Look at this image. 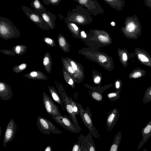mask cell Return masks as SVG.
Instances as JSON below:
<instances>
[{"instance_id": "cell-45", "label": "cell", "mask_w": 151, "mask_h": 151, "mask_svg": "<svg viewBox=\"0 0 151 151\" xmlns=\"http://www.w3.org/2000/svg\"><path fill=\"white\" fill-rule=\"evenodd\" d=\"M111 24L112 26H114L115 25V22H112L111 23Z\"/></svg>"}, {"instance_id": "cell-17", "label": "cell", "mask_w": 151, "mask_h": 151, "mask_svg": "<svg viewBox=\"0 0 151 151\" xmlns=\"http://www.w3.org/2000/svg\"><path fill=\"white\" fill-rule=\"evenodd\" d=\"M62 61L63 66V68L73 78L76 83L79 84V83L73 68L65 59L63 58V57H62Z\"/></svg>"}, {"instance_id": "cell-40", "label": "cell", "mask_w": 151, "mask_h": 151, "mask_svg": "<svg viewBox=\"0 0 151 151\" xmlns=\"http://www.w3.org/2000/svg\"><path fill=\"white\" fill-rule=\"evenodd\" d=\"M44 151H52V148L50 145L47 146Z\"/></svg>"}, {"instance_id": "cell-29", "label": "cell", "mask_w": 151, "mask_h": 151, "mask_svg": "<svg viewBox=\"0 0 151 151\" xmlns=\"http://www.w3.org/2000/svg\"><path fill=\"white\" fill-rule=\"evenodd\" d=\"M93 81L96 85L100 84L102 79V76L100 74H95L92 75Z\"/></svg>"}, {"instance_id": "cell-32", "label": "cell", "mask_w": 151, "mask_h": 151, "mask_svg": "<svg viewBox=\"0 0 151 151\" xmlns=\"http://www.w3.org/2000/svg\"><path fill=\"white\" fill-rule=\"evenodd\" d=\"M72 151H81V142L79 139L73 145Z\"/></svg>"}, {"instance_id": "cell-35", "label": "cell", "mask_w": 151, "mask_h": 151, "mask_svg": "<svg viewBox=\"0 0 151 151\" xmlns=\"http://www.w3.org/2000/svg\"><path fill=\"white\" fill-rule=\"evenodd\" d=\"M138 57L141 61L146 62L149 61L148 59L143 54H139L138 55Z\"/></svg>"}, {"instance_id": "cell-46", "label": "cell", "mask_w": 151, "mask_h": 151, "mask_svg": "<svg viewBox=\"0 0 151 151\" xmlns=\"http://www.w3.org/2000/svg\"><path fill=\"white\" fill-rule=\"evenodd\" d=\"M0 136L2 130H1V127H0Z\"/></svg>"}, {"instance_id": "cell-12", "label": "cell", "mask_w": 151, "mask_h": 151, "mask_svg": "<svg viewBox=\"0 0 151 151\" xmlns=\"http://www.w3.org/2000/svg\"><path fill=\"white\" fill-rule=\"evenodd\" d=\"M141 133L142 138L139 143L137 149V150L142 147L151 137V122L149 123L143 128L141 131Z\"/></svg>"}, {"instance_id": "cell-18", "label": "cell", "mask_w": 151, "mask_h": 151, "mask_svg": "<svg viewBox=\"0 0 151 151\" xmlns=\"http://www.w3.org/2000/svg\"><path fill=\"white\" fill-rule=\"evenodd\" d=\"M84 139L88 151H96V147L92 135L90 132L86 136H84Z\"/></svg>"}, {"instance_id": "cell-30", "label": "cell", "mask_w": 151, "mask_h": 151, "mask_svg": "<svg viewBox=\"0 0 151 151\" xmlns=\"http://www.w3.org/2000/svg\"><path fill=\"white\" fill-rule=\"evenodd\" d=\"M69 99L70 103L72 106L73 111L76 114H79L78 109L77 105L76 103L74 101L72 98L69 97Z\"/></svg>"}, {"instance_id": "cell-11", "label": "cell", "mask_w": 151, "mask_h": 151, "mask_svg": "<svg viewBox=\"0 0 151 151\" xmlns=\"http://www.w3.org/2000/svg\"><path fill=\"white\" fill-rule=\"evenodd\" d=\"M65 59L74 70L80 83L83 81L84 78L83 68L73 60L68 58Z\"/></svg>"}, {"instance_id": "cell-14", "label": "cell", "mask_w": 151, "mask_h": 151, "mask_svg": "<svg viewBox=\"0 0 151 151\" xmlns=\"http://www.w3.org/2000/svg\"><path fill=\"white\" fill-rule=\"evenodd\" d=\"M24 76L28 79L33 80H47V76L40 71H33L24 74Z\"/></svg>"}, {"instance_id": "cell-20", "label": "cell", "mask_w": 151, "mask_h": 151, "mask_svg": "<svg viewBox=\"0 0 151 151\" xmlns=\"http://www.w3.org/2000/svg\"><path fill=\"white\" fill-rule=\"evenodd\" d=\"M122 139V132H118L116 134L109 151H118Z\"/></svg>"}, {"instance_id": "cell-3", "label": "cell", "mask_w": 151, "mask_h": 151, "mask_svg": "<svg viewBox=\"0 0 151 151\" xmlns=\"http://www.w3.org/2000/svg\"><path fill=\"white\" fill-rule=\"evenodd\" d=\"M79 114L85 126L88 129L89 132L95 138L100 139L99 132L94 126L91 113H89L87 110H85L82 106L79 103H76Z\"/></svg>"}, {"instance_id": "cell-10", "label": "cell", "mask_w": 151, "mask_h": 151, "mask_svg": "<svg viewBox=\"0 0 151 151\" xmlns=\"http://www.w3.org/2000/svg\"><path fill=\"white\" fill-rule=\"evenodd\" d=\"M13 96L12 88L9 85L3 82H0V97L5 101L10 100Z\"/></svg>"}, {"instance_id": "cell-2", "label": "cell", "mask_w": 151, "mask_h": 151, "mask_svg": "<svg viewBox=\"0 0 151 151\" xmlns=\"http://www.w3.org/2000/svg\"><path fill=\"white\" fill-rule=\"evenodd\" d=\"M55 86L59 92L62 101L63 105L75 127L80 131L81 130L77 120L76 114L74 112L72 106L70 103L69 96L67 95L62 84L56 81H55Z\"/></svg>"}, {"instance_id": "cell-13", "label": "cell", "mask_w": 151, "mask_h": 151, "mask_svg": "<svg viewBox=\"0 0 151 151\" xmlns=\"http://www.w3.org/2000/svg\"><path fill=\"white\" fill-rule=\"evenodd\" d=\"M42 17L50 29H54L55 27V21L56 18L55 15L49 11H47L41 14Z\"/></svg>"}, {"instance_id": "cell-25", "label": "cell", "mask_w": 151, "mask_h": 151, "mask_svg": "<svg viewBox=\"0 0 151 151\" xmlns=\"http://www.w3.org/2000/svg\"><path fill=\"white\" fill-rule=\"evenodd\" d=\"M89 93L91 97L97 101H101L103 99V96L100 93L95 91H89Z\"/></svg>"}, {"instance_id": "cell-34", "label": "cell", "mask_w": 151, "mask_h": 151, "mask_svg": "<svg viewBox=\"0 0 151 151\" xmlns=\"http://www.w3.org/2000/svg\"><path fill=\"white\" fill-rule=\"evenodd\" d=\"M136 26L133 22H131L127 26V30L129 32H132L136 28Z\"/></svg>"}, {"instance_id": "cell-23", "label": "cell", "mask_w": 151, "mask_h": 151, "mask_svg": "<svg viewBox=\"0 0 151 151\" xmlns=\"http://www.w3.org/2000/svg\"><path fill=\"white\" fill-rule=\"evenodd\" d=\"M27 49V47L23 45H18L12 48L16 54L19 55L24 54L26 52Z\"/></svg>"}, {"instance_id": "cell-8", "label": "cell", "mask_w": 151, "mask_h": 151, "mask_svg": "<svg viewBox=\"0 0 151 151\" xmlns=\"http://www.w3.org/2000/svg\"><path fill=\"white\" fill-rule=\"evenodd\" d=\"M17 129V126L13 119L10 120L7 126L3 139L4 146L6 147V144L14 138Z\"/></svg>"}, {"instance_id": "cell-33", "label": "cell", "mask_w": 151, "mask_h": 151, "mask_svg": "<svg viewBox=\"0 0 151 151\" xmlns=\"http://www.w3.org/2000/svg\"><path fill=\"white\" fill-rule=\"evenodd\" d=\"M0 52L5 54L9 55L14 56L16 55L12 49L11 50L8 49L2 50H0Z\"/></svg>"}, {"instance_id": "cell-9", "label": "cell", "mask_w": 151, "mask_h": 151, "mask_svg": "<svg viewBox=\"0 0 151 151\" xmlns=\"http://www.w3.org/2000/svg\"><path fill=\"white\" fill-rule=\"evenodd\" d=\"M119 114L117 110L115 108L110 111L108 114L106 120L107 131L110 133L115 126L118 118Z\"/></svg>"}, {"instance_id": "cell-7", "label": "cell", "mask_w": 151, "mask_h": 151, "mask_svg": "<svg viewBox=\"0 0 151 151\" xmlns=\"http://www.w3.org/2000/svg\"><path fill=\"white\" fill-rule=\"evenodd\" d=\"M42 95L44 106L48 114L51 116L63 115L58 106L45 91Z\"/></svg>"}, {"instance_id": "cell-42", "label": "cell", "mask_w": 151, "mask_h": 151, "mask_svg": "<svg viewBox=\"0 0 151 151\" xmlns=\"http://www.w3.org/2000/svg\"><path fill=\"white\" fill-rule=\"evenodd\" d=\"M77 19L80 22H81L84 20L83 18L81 16H78L77 18Z\"/></svg>"}, {"instance_id": "cell-1", "label": "cell", "mask_w": 151, "mask_h": 151, "mask_svg": "<svg viewBox=\"0 0 151 151\" xmlns=\"http://www.w3.org/2000/svg\"><path fill=\"white\" fill-rule=\"evenodd\" d=\"M19 29L8 18L0 17V37L5 40L20 37Z\"/></svg>"}, {"instance_id": "cell-4", "label": "cell", "mask_w": 151, "mask_h": 151, "mask_svg": "<svg viewBox=\"0 0 151 151\" xmlns=\"http://www.w3.org/2000/svg\"><path fill=\"white\" fill-rule=\"evenodd\" d=\"M36 124L39 130L45 135H50L51 133L58 134L62 133L52 122L46 118L38 116Z\"/></svg>"}, {"instance_id": "cell-26", "label": "cell", "mask_w": 151, "mask_h": 151, "mask_svg": "<svg viewBox=\"0 0 151 151\" xmlns=\"http://www.w3.org/2000/svg\"><path fill=\"white\" fill-rule=\"evenodd\" d=\"M43 40L47 45L51 47H54L56 46L55 41L52 38L44 36Z\"/></svg>"}, {"instance_id": "cell-22", "label": "cell", "mask_w": 151, "mask_h": 151, "mask_svg": "<svg viewBox=\"0 0 151 151\" xmlns=\"http://www.w3.org/2000/svg\"><path fill=\"white\" fill-rule=\"evenodd\" d=\"M63 73L64 78L65 82L73 89L75 88V81L66 71L65 68H63Z\"/></svg>"}, {"instance_id": "cell-44", "label": "cell", "mask_w": 151, "mask_h": 151, "mask_svg": "<svg viewBox=\"0 0 151 151\" xmlns=\"http://www.w3.org/2000/svg\"><path fill=\"white\" fill-rule=\"evenodd\" d=\"M81 35L84 37L85 38L86 37V35L84 31H82L81 32Z\"/></svg>"}, {"instance_id": "cell-39", "label": "cell", "mask_w": 151, "mask_h": 151, "mask_svg": "<svg viewBox=\"0 0 151 151\" xmlns=\"http://www.w3.org/2000/svg\"><path fill=\"white\" fill-rule=\"evenodd\" d=\"M141 76V73L139 72H136L133 74L132 76L133 78H136L139 77Z\"/></svg>"}, {"instance_id": "cell-43", "label": "cell", "mask_w": 151, "mask_h": 151, "mask_svg": "<svg viewBox=\"0 0 151 151\" xmlns=\"http://www.w3.org/2000/svg\"><path fill=\"white\" fill-rule=\"evenodd\" d=\"M71 25L76 31H77L78 30V27L75 24L72 23L71 24Z\"/></svg>"}, {"instance_id": "cell-31", "label": "cell", "mask_w": 151, "mask_h": 151, "mask_svg": "<svg viewBox=\"0 0 151 151\" xmlns=\"http://www.w3.org/2000/svg\"><path fill=\"white\" fill-rule=\"evenodd\" d=\"M60 1V0H42L43 4L47 5H58Z\"/></svg>"}, {"instance_id": "cell-5", "label": "cell", "mask_w": 151, "mask_h": 151, "mask_svg": "<svg viewBox=\"0 0 151 151\" xmlns=\"http://www.w3.org/2000/svg\"><path fill=\"white\" fill-rule=\"evenodd\" d=\"M22 9L25 14L33 23L44 30H49L50 28L43 19L41 14L36 13L28 7L22 6Z\"/></svg>"}, {"instance_id": "cell-15", "label": "cell", "mask_w": 151, "mask_h": 151, "mask_svg": "<svg viewBox=\"0 0 151 151\" xmlns=\"http://www.w3.org/2000/svg\"><path fill=\"white\" fill-rule=\"evenodd\" d=\"M48 88L53 100L55 102L60 105L63 110L65 111V110L64 107L61 97L56 89L53 86H48Z\"/></svg>"}, {"instance_id": "cell-37", "label": "cell", "mask_w": 151, "mask_h": 151, "mask_svg": "<svg viewBox=\"0 0 151 151\" xmlns=\"http://www.w3.org/2000/svg\"><path fill=\"white\" fill-rule=\"evenodd\" d=\"M99 61L101 63H104L107 60V58L106 57L103 55H100L98 58Z\"/></svg>"}, {"instance_id": "cell-16", "label": "cell", "mask_w": 151, "mask_h": 151, "mask_svg": "<svg viewBox=\"0 0 151 151\" xmlns=\"http://www.w3.org/2000/svg\"><path fill=\"white\" fill-rule=\"evenodd\" d=\"M43 63L46 71L47 73H50L52 71V61L48 52H47L43 57Z\"/></svg>"}, {"instance_id": "cell-28", "label": "cell", "mask_w": 151, "mask_h": 151, "mask_svg": "<svg viewBox=\"0 0 151 151\" xmlns=\"http://www.w3.org/2000/svg\"><path fill=\"white\" fill-rule=\"evenodd\" d=\"M84 136L83 135L81 134L79 137H77L81 142V151H88L87 147L84 142Z\"/></svg>"}, {"instance_id": "cell-48", "label": "cell", "mask_w": 151, "mask_h": 151, "mask_svg": "<svg viewBox=\"0 0 151 151\" xmlns=\"http://www.w3.org/2000/svg\"><path fill=\"white\" fill-rule=\"evenodd\" d=\"M150 94L151 95V90H150Z\"/></svg>"}, {"instance_id": "cell-41", "label": "cell", "mask_w": 151, "mask_h": 151, "mask_svg": "<svg viewBox=\"0 0 151 151\" xmlns=\"http://www.w3.org/2000/svg\"><path fill=\"white\" fill-rule=\"evenodd\" d=\"M122 60L124 61H126L127 59V55L126 53H124L122 55Z\"/></svg>"}, {"instance_id": "cell-19", "label": "cell", "mask_w": 151, "mask_h": 151, "mask_svg": "<svg viewBox=\"0 0 151 151\" xmlns=\"http://www.w3.org/2000/svg\"><path fill=\"white\" fill-rule=\"evenodd\" d=\"M30 5L33 8L34 11L38 13L41 14L47 11L39 0H35L32 2Z\"/></svg>"}, {"instance_id": "cell-36", "label": "cell", "mask_w": 151, "mask_h": 151, "mask_svg": "<svg viewBox=\"0 0 151 151\" xmlns=\"http://www.w3.org/2000/svg\"><path fill=\"white\" fill-rule=\"evenodd\" d=\"M121 86V83L119 80H116L114 83V87L116 90H118Z\"/></svg>"}, {"instance_id": "cell-24", "label": "cell", "mask_w": 151, "mask_h": 151, "mask_svg": "<svg viewBox=\"0 0 151 151\" xmlns=\"http://www.w3.org/2000/svg\"><path fill=\"white\" fill-rule=\"evenodd\" d=\"M28 66V65L26 63H22L18 65L14 66L12 69L13 71L16 73H18L25 70Z\"/></svg>"}, {"instance_id": "cell-21", "label": "cell", "mask_w": 151, "mask_h": 151, "mask_svg": "<svg viewBox=\"0 0 151 151\" xmlns=\"http://www.w3.org/2000/svg\"><path fill=\"white\" fill-rule=\"evenodd\" d=\"M59 47L64 51L66 52L68 48V44L65 37L60 33L57 37Z\"/></svg>"}, {"instance_id": "cell-6", "label": "cell", "mask_w": 151, "mask_h": 151, "mask_svg": "<svg viewBox=\"0 0 151 151\" xmlns=\"http://www.w3.org/2000/svg\"><path fill=\"white\" fill-rule=\"evenodd\" d=\"M52 119L58 124L66 130L74 133H79L80 131L75 126L73 122L66 115L52 116Z\"/></svg>"}, {"instance_id": "cell-47", "label": "cell", "mask_w": 151, "mask_h": 151, "mask_svg": "<svg viewBox=\"0 0 151 151\" xmlns=\"http://www.w3.org/2000/svg\"><path fill=\"white\" fill-rule=\"evenodd\" d=\"M143 151H148L147 150L145 149H143Z\"/></svg>"}, {"instance_id": "cell-38", "label": "cell", "mask_w": 151, "mask_h": 151, "mask_svg": "<svg viewBox=\"0 0 151 151\" xmlns=\"http://www.w3.org/2000/svg\"><path fill=\"white\" fill-rule=\"evenodd\" d=\"M99 38L101 41L105 42H107L108 40V38L105 36L100 35L99 37Z\"/></svg>"}, {"instance_id": "cell-27", "label": "cell", "mask_w": 151, "mask_h": 151, "mask_svg": "<svg viewBox=\"0 0 151 151\" xmlns=\"http://www.w3.org/2000/svg\"><path fill=\"white\" fill-rule=\"evenodd\" d=\"M119 91H117L109 93L107 96L110 101H116L119 98Z\"/></svg>"}]
</instances>
